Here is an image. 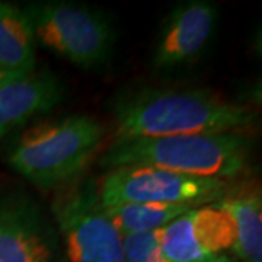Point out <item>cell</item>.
Listing matches in <instances>:
<instances>
[{"instance_id": "cell-11", "label": "cell", "mask_w": 262, "mask_h": 262, "mask_svg": "<svg viewBox=\"0 0 262 262\" xmlns=\"http://www.w3.org/2000/svg\"><path fill=\"white\" fill-rule=\"evenodd\" d=\"M37 42L22 8L0 2V79L37 69Z\"/></svg>"}, {"instance_id": "cell-13", "label": "cell", "mask_w": 262, "mask_h": 262, "mask_svg": "<svg viewBox=\"0 0 262 262\" xmlns=\"http://www.w3.org/2000/svg\"><path fill=\"white\" fill-rule=\"evenodd\" d=\"M103 208L115 229L121 236H125L163 229L170 222L178 219L179 215L195 207L170 204H120Z\"/></svg>"}, {"instance_id": "cell-5", "label": "cell", "mask_w": 262, "mask_h": 262, "mask_svg": "<svg viewBox=\"0 0 262 262\" xmlns=\"http://www.w3.org/2000/svg\"><path fill=\"white\" fill-rule=\"evenodd\" d=\"M51 217L66 262H125L122 236L105 213L94 181L76 179L61 188Z\"/></svg>"}, {"instance_id": "cell-2", "label": "cell", "mask_w": 262, "mask_h": 262, "mask_svg": "<svg viewBox=\"0 0 262 262\" xmlns=\"http://www.w3.org/2000/svg\"><path fill=\"white\" fill-rule=\"evenodd\" d=\"M253 146L246 133L114 140L101 165L106 169L153 166L191 177L233 181L246 172Z\"/></svg>"}, {"instance_id": "cell-6", "label": "cell", "mask_w": 262, "mask_h": 262, "mask_svg": "<svg viewBox=\"0 0 262 262\" xmlns=\"http://www.w3.org/2000/svg\"><path fill=\"white\" fill-rule=\"evenodd\" d=\"M103 207L120 204H170L201 207L215 204L232 189V181L191 177L153 166H122L96 184Z\"/></svg>"}, {"instance_id": "cell-7", "label": "cell", "mask_w": 262, "mask_h": 262, "mask_svg": "<svg viewBox=\"0 0 262 262\" xmlns=\"http://www.w3.org/2000/svg\"><path fill=\"white\" fill-rule=\"evenodd\" d=\"M0 262H66L54 220L34 198L0 200Z\"/></svg>"}, {"instance_id": "cell-8", "label": "cell", "mask_w": 262, "mask_h": 262, "mask_svg": "<svg viewBox=\"0 0 262 262\" xmlns=\"http://www.w3.org/2000/svg\"><path fill=\"white\" fill-rule=\"evenodd\" d=\"M233 242L232 222L217 204L191 208L160 232L169 262H233Z\"/></svg>"}, {"instance_id": "cell-14", "label": "cell", "mask_w": 262, "mask_h": 262, "mask_svg": "<svg viewBox=\"0 0 262 262\" xmlns=\"http://www.w3.org/2000/svg\"><path fill=\"white\" fill-rule=\"evenodd\" d=\"M160 232L162 229L122 236L125 262H169L162 249Z\"/></svg>"}, {"instance_id": "cell-9", "label": "cell", "mask_w": 262, "mask_h": 262, "mask_svg": "<svg viewBox=\"0 0 262 262\" xmlns=\"http://www.w3.org/2000/svg\"><path fill=\"white\" fill-rule=\"evenodd\" d=\"M219 10L208 0H187L168 13L156 39L151 64L170 70L195 60L213 38Z\"/></svg>"}, {"instance_id": "cell-1", "label": "cell", "mask_w": 262, "mask_h": 262, "mask_svg": "<svg viewBox=\"0 0 262 262\" xmlns=\"http://www.w3.org/2000/svg\"><path fill=\"white\" fill-rule=\"evenodd\" d=\"M115 140L156 139L206 133H245L255 114L206 89L139 86L111 103Z\"/></svg>"}, {"instance_id": "cell-4", "label": "cell", "mask_w": 262, "mask_h": 262, "mask_svg": "<svg viewBox=\"0 0 262 262\" xmlns=\"http://www.w3.org/2000/svg\"><path fill=\"white\" fill-rule=\"evenodd\" d=\"M22 9L35 42L72 64L95 69L113 54L115 32L101 10L63 0L32 2Z\"/></svg>"}, {"instance_id": "cell-10", "label": "cell", "mask_w": 262, "mask_h": 262, "mask_svg": "<svg viewBox=\"0 0 262 262\" xmlns=\"http://www.w3.org/2000/svg\"><path fill=\"white\" fill-rule=\"evenodd\" d=\"M66 89L48 69L0 79V140L34 117L56 108Z\"/></svg>"}, {"instance_id": "cell-12", "label": "cell", "mask_w": 262, "mask_h": 262, "mask_svg": "<svg viewBox=\"0 0 262 262\" xmlns=\"http://www.w3.org/2000/svg\"><path fill=\"white\" fill-rule=\"evenodd\" d=\"M233 226L232 252L242 262H262V201L259 191L232 189L215 203Z\"/></svg>"}, {"instance_id": "cell-3", "label": "cell", "mask_w": 262, "mask_h": 262, "mask_svg": "<svg viewBox=\"0 0 262 262\" xmlns=\"http://www.w3.org/2000/svg\"><path fill=\"white\" fill-rule=\"evenodd\" d=\"M103 136L105 127L89 115L39 122L15 140L8 163L38 188L63 187L79 178L102 144Z\"/></svg>"}]
</instances>
